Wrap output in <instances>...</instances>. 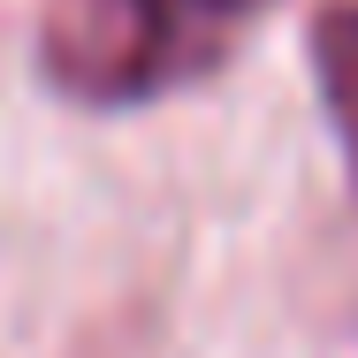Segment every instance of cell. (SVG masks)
I'll use <instances>...</instances> for the list:
<instances>
[{
  "mask_svg": "<svg viewBox=\"0 0 358 358\" xmlns=\"http://www.w3.org/2000/svg\"><path fill=\"white\" fill-rule=\"evenodd\" d=\"M206 62V15L191 0H54L38 69L84 107H138Z\"/></svg>",
  "mask_w": 358,
  "mask_h": 358,
  "instance_id": "obj_1",
  "label": "cell"
},
{
  "mask_svg": "<svg viewBox=\"0 0 358 358\" xmlns=\"http://www.w3.org/2000/svg\"><path fill=\"white\" fill-rule=\"evenodd\" d=\"M313 76H320L328 122L351 152V183H358V0H328L313 15Z\"/></svg>",
  "mask_w": 358,
  "mask_h": 358,
  "instance_id": "obj_2",
  "label": "cell"
},
{
  "mask_svg": "<svg viewBox=\"0 0 358 358\" xmlns=\"http://www.w3.org/2000/svg\"><path fill=\"white\" fill-rule=\"evenodd\" d=\"M199 15H252V8H267V0H191Z\"/></svg>",
  "mask_w": 358,
  "mask_h": 358,
  "instance_id": "obj_3",
  "label": "cell"
}]
</instances>
